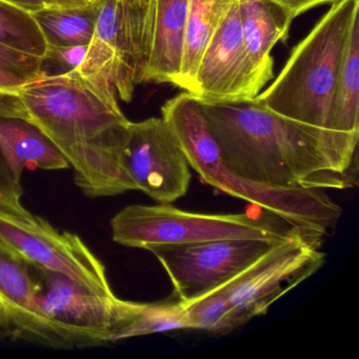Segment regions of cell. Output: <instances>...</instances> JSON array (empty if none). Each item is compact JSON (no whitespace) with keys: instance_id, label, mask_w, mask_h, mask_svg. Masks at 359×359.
I'll use <instances>...</instances> for the list:
<instances>
[{"instance_id":"1","label":"cell","mask_w":359,"mask_h":359,"mask_svg":"<svg viewBox=\"0 0 359 359\" xmlns=\"http://www.w3.org/2000/svg\"><path fill=\"white\" fill-rule=\"evenodd\" d=\"M0 117L26 121L51 140L88 197L136 191L123 161L130 121L110 83L77 70L45 72L0 91Z\"/></svg>"},{"instance_id":"2","label":"cell","mask_w":359,"mask_h":359,"mask_svg":"<svg viewBox=\"0 0 359 359\" xmlns=\"http://www.w3.org/2000/svg\"><path fill=\"white\" fill-rule=\"evenodd\" d=\"M201 102L226 169L273 188L348 189L357 184L359 138L296 123L255 98Z\"/></svg>"},{"instance_id":"3","label":"cell","mask_w":359,"mask_h":359,"mask_svg":"<svg viewBox=\"0 0 359 359\" xmlns=\"http://www.w3.org/2000/svg\"><path fill=\"white\" fill-rule=\"evenodd\" d=\"M161 118L205 184L266 210L318 245L337 224L341 208L323 189L273 188L231 173L208 127L201 102L188 92L167 100L161 107Z\"/></svg>"},{"instance_id":"4","label":"cell","mask_w":359,"mask_h":359,"mask_svg":"<svg viewBox=\"0 0 359 359\" xmlns=\"http://www.w3.org/2000/svg\"><path fill=\"white\" fill-rule=\"evenodd\" d=\"M358 14L359 0L333 4L292 50L272 85L255 100L280 116L327 132L334 87L351 26Z\"/></svg>"},{"instance_id":"5","label":"cell","mask_w":359,"mask_h":359,"mask_svg":"<svg viewBox=\"0 0 359 359\" xmlns=\"http://www.w3.org/2000/svg\"><path fill=\"white\" fill-rule=\"evenodd\" d=\"M278 224L276 219H258L247 214L193 213L171 203H159L123 208L111 219V231L118 245L147 250L151 245L222 239L283 241L296 230Z\"/></svg>"},{"instance_id":"6","label":"cell","mask_w":359,"mask_h":359,"mask_svg":"<svg viewBox=\"0 0 359 359\" xmlns=\"http://www.w3.org/2000/svg\"><path fill=\"white\" fill-rule=\"evenodd\" d=\"M0 247L39 271L57 273L95 293L113 295L106 268L74 233L29 212L0 207Z\"/></svg>"},{"instance_id":"7","label":"cell","mask_w":359,"mask_h":359,"mask_svg":"<svg viewBox=\"0 0 359 359\" xmlns=\"http://www.w3.org/2000/svg\"><path fill=\"white\" fill-rule=\"evenodd\" d=\"M41 274L39 304L55 330L62 348L116 342L117 336L142 310V304L95 293L57 273Z\"/></svg>"},{"instance_id":"8","label":"cell","mask_w":359,"mask_h":359,"mask_svg":"<svg viewBox=\"0 0 359 359\" xmlns=\"http://www.w3.org/2000/svg\"><path fill=\"white\" fill-rule=\"evenodd\" d=\"M149 0H100L93 39L75 70L110 83L126 102L142 83L144 36Z\"/></svg>"},{"instance_id":"9","label":"cell","mask_w":359,"mask_h":359,"mask_svg":"<svg viewBox=\"0 0 359 359\" xmlns=\"http://www.w3.org/2000/svg\"><path fill=\"white\" fill-rule=\"evenodd\" d=\"M280 241L222 239L184 245H151L171 279L182 306L207 295L243 274Z\"/></svg>"},{"instance_id":"10","label":"cell","mask_w":359,"mask_h":359,"mask_svg":"<svg viewBox=\"0 0 359 359\" xmlns=\"http://www.w3.org/2000/svg\"><path fill=\"white\" fill-rule=\"evenodd\" d=\"M320 245L299 231L276 243L243 274L228 283L235 329L266 314L281 296L312 276L325 264Z\"/></svg>"},{"instance_id":"11","label":"cell","mask_w":359,"mask_h":359,"mask_svg":"<svg viewBox=\"0 0 359 359\" xmlns=\"http://www.w3.org/2000/svg\"><path fill=\"white\" fill-rule=\"evenodd\" d=\"M123 161L136 191L158 203H174L190 186V165L161 117L130 121Z\"/></svg>"},{"instance_id":"12","label":"cell","mask_w":359,"mask_h":359,"mask_svg":"<svg viewBox=\"0 0 359 359\" xmlns=\"http://www.w3.org/2000/svg\"><path fill=\"white\" fill-rule=\"evenodd\" d=\"M262 91L243 43L238 0L201 56L190 94L199 102H232L254 100Z\"/></svg>"},{"instance_id":"13","label":"cell","mask_w":359,"mask_h":359,"mask_svg":"<svg viewBox=\"0 0 359 359\" xmlns=\"http://www.w3.org/2000/svg\"><path fill=\"white\" fill-rule=\"evenodd\" d=\"M31 266L0 247V315L12 338H24L51 348L62 342L39 304L41 283Z\"/></svg>"},{"instance_id":"14","label":"cell","mask_w":359,"mask_h":359,"mask_svg":"<svg viewBox=\"0 0 359 359\" xmlns=\"http://www.w3.org/2000/svg\"><path fill=\"white\" fill-rule=\"evenodd\" d=\"M188 0H149L142 83L177 88L182 69Z\"/></svg>"},{"instance_id":"15","label":"cell","mask_w":359,"mask_h":359,"mask_svg":"<svg viewBox=\"0 0 359 359\" xmlns=\"http://www.w3.org/2000/svg\"><path fill=\"white\" fill-rule=\"evenodd\" d=\"M241 33L256 83L260 89L274 77L272 52L289 37L291 16L272 0H239Z\"/></svg>"},{"instance_id":"16","label":"cell","mask_w":359,"mask_h":359,"mask_svg":"<svg viewBox=\"0 0 359 359\" xmlns=\"http://www.w3.org/2000/svg\"><path fill=\"white\" fill-rule=\"evenodd\" d=\"M0 151L18 180L25 170L70 168L60 150L39 129L20 119L0 117Z\"/></svg>"},{"instance_id":"17","label":"cell","mask_w":359,"mask_h":359,"mask_svg":"<svg viewBox=\"0 0 359 359\" xmlns=\"http://www.w3.org/2000/svg\"><path fill=\"white\" fill-rule=\"evenodd\" d=\"M327 131L359 138V14L348 33L327 117Z\"/></svg>"},{"instance_id":"18","label":"cell","mask_w":359,"mask_h":359,"mask_svg":"<svg viewBox=\"0 0 359 359\" xmlns=\"http://www.w3.org/2000/svg\"><path fill=\"white\" fill-rule=\"evenodd\" d=\"M237 1L238 0H188L177 88L190 93L201 56Z\"/></svg>"},{"instance_id":"19","label":"cell","mask_w":359,"mask_h":359,"mask_svg":"<svg viewBox=\"0 0 359 359\" xmlns=\"http://www.w3.org/2000/svg\"><path fill=\"white\" fill-rule=\"evenodd\" d=\"M100 0L79 8H48L33 14L48 43L57 46L89 45L95 32Z\"/></svg>"},{"instance_id":"20","label":"cell","mask_w":359,"mask_h":359,"mask_svg":"<svg viewBox=\"0 0 359 359\" xmlns=\"http://www.w3.org/2000/svg\"><path fill=\"white\" fill-rule=\"evenodd\" d=\"M0 43L45 60L48 41L33 14L0 0Z\"/></svg>"},{"instance_id":"21","label":"cell","mask_w":359,"mask_h":359,"mask_svg":"<svg viewBox=\"0 0 359 359\" xmlns=\"http://www.w3.org/2000/svg\"><path fill=\"white\" fill-rule=\"evenodd\" d=\"M182 329H191V327L186 309L180 302L177 304H142L137 316L118 334L116 342Z\"/></svg>"},{"instance_id":"22","label":"cell","mask_w":359,"mask_h":359,"mask_svg":"<svg viewBox=\"0 0 359 359\" xmlns=\"http://www.w3.org/2000/svg\"><path fill=\"white\" fill-rule=\"evenodd\" d=\"M184 309L191 329L213 334H226L235 329L228 283L184 306Z\"/></svg>"},{"instance_id":"23","label":"cell","mask_w":359,"mask_h":359,"mask_svg":"<svg viewBox=\"0 0 359 359\" xmlns=\"http://www.w3.org/2000/svg\"><path fill=\"white\" fill-rule=\"evenodd\" d=\"M45 62V60L37 56L18 51L0 43V72L1 73L18 77L22 81H30L45 73L43 71Z\"/></svg>"},{"instance_id":"24","label":"cell","mask_w":359,"mask_h":359,"mask_svg":"<svg viewBox=\"0 0 359 359\" xmlns=\"http://www.w3.org/2000/svg\"><path fill=\"white\" fill-rule=\"evenodd\" d=\"M22 195L24 188L20 184V180L12 173L3 153L0 151V207L13 212L27 211L22 203Z\"/></svg>"},{"instance_id":"25","label":"cell","mask_w":359,"mask_h":359,"mask_svg":"<svg viewBox=\"0 0 359 359\" xmlns=\"http://www.w3.org/2000/svg\"><path fill=\"white\" fill-rule=\"evenodd\" d=\"M89 45L57 46L48 43L45 62H53L68 69V71L79 69L87 55Z\"/></svg>"},{"instance_id":"26","label":"cell","mask_w":359,"mask_h":359,"mask_svg":"<svg viewBox=\"0 0 359 359\" xmlns=\"http://www.w3.org/2000/svg\"><path fill=\"white\" fill-rule=\"evenodd\" d=\"M272 1L283 8L294 20L297 16L302 15L313 8L325 5V4L333 5L339 0H272Z\"/></svg>"},{"instance_id":"27","label":"cell","mask_w":359,"mask_h":359,"mask_svg":"<svg viewBox=\"0 0 359 359\" xmlns=\"http://www.w3.org/2000/svg\"><path fill=\"white\" fill-rule=\"evenodd\" d=\"M1 1H6V3L16 6V7L20 8V9L25 10V11L31 14L37 13L41 10L49 8L46 0H1Z\"/></svg>"},{"instance_id":"28","label":"cell","mask_w":359,"mask_h":359,"mask_svg":"<svg viewBox=\"0 0 359 359\" xmlns=\"http://www.w3.org/2000/svg\"><path fill=\"white\" fill-rule=\"evenodd\" d=\"M49 8H79L87 6L92 0H46Z\"/></svg>"},{"instance_id":"29","label":"cell","mask_w":359,"mask_h":359,"mask_svg":"<svg viewBox=\"0 0 359 359\" xmlns=\"http://www.w3.org/2000/svg\"><path fill=\"white\" fill-rule=\"evenodd\" d=\"M22 83H25V81H22V79H18V77L0 72V91L10 89V88L18 87V86L22 85Z\"/></svg>"},{"instance_id":"30","label":"cell","mask_w":359,"mask_h":359,"mask_svg":"<svg viewBox=\"0 0 359 359\" xmlns=\"http://www.w3.org/2000/svg\"><path fill=\"white\" fill-rule=\"evenodd\" d=\"M4 337H11V335H10L9 327H8L7 323L4 320L3 316L0 315V338Z\"/></svg>"}]
</instances>
